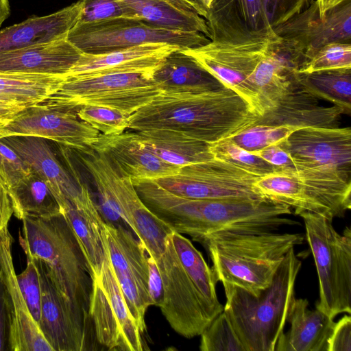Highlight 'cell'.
Listing matches in <instances>:
<instances>
[{
	"mask_svg": "<svg viewBox=\"0 0 351 351\" xmlns=\"http://www.w3.org/2000/svg\"><path fill=\"white\" fill-rule=\"evenodd\" d=\"M351 68V43L334 42L318 49L299 73Z\"/></svg>",
	"mask_w": 351,
	"mask_h": 351,
	"instance_id": "38",
	"label": "cell"
},
{
	"mask_svg": "<svg viewBox=\"0 0 351 351\" xmlns=\"http://www.w3.org/2000/svg\"><path fill=\"white\" fill-rule=\"evenodd\" d=\"M10 315L5 287L0 274V351L9 350Z\"/></svg>",
	"mask_w": 351,
	"mask_h": 351,
	"instance_id": "45",
	"label": "cell"
},
{
	"mask_svg": "<svg viewBox=\"0 0 351 351\" xmlns=\"http://www.w3.org/2000/svg\"><path fill=\"white\" fill-rule=\"evenodd\" d=\"M333 319L316 308L310 310L306 299L295 298L287 319L290 328L280 335L274 351H326Z\"/></svg>",
	"mask_w": 351,
	"mask_h": 351,
	"instance_id": "27",
	"label": "cell"
},
{
	"mask_svg": "<svg viewBox=\"0 0 351 351\" xmlns=\"http://www.w3.org/2000/svg\"><path fill=\"white\" fill-rule=\"evenodd\" d=\"M286 144L295 167H324L351 173L350 128L298 129L289 134Z\"/></svg>",
	"mask_w": 351,
	"mask_h": 351,
	"instance_id": "16",
	"label": "cell"
},
{
	"mask_svg": "<svg viewBox=\"0 0 351 351\" xmlns=\"http://www.w3.org/2000/svg\"><path fill=\"white\" fill-rule=\"evenodd\" d=\"M99 132L80 119L73 110L43 104L21 110L12 120L0 124V138L8 136L45 138L78 152L90 155Z\"/></svg>",
	"mask_w": 351,
	"mask_h": 351,
	"instance_id": "14",
	"label": "cell"
},
{
	"mask_svg": "<svg viewBox=\"0 0 351 351\" xmlns=\"http://www.w3.org/2000/svg\"><path fill=\"white\" fill-rule=\"evenodd\" d=\"M67 39L87 53H100L158 43L178 45L184 49L199 47L210 40L199 32L166 28L126 18L77 22L69 32Z\"/></svg>",
	"mask_w": 351,
	"mask_h": 351,
	"instance_id": "9",
	"label": "cell"
},
{
	"mask_svg": "<svg viewBox=\"0 0 351 351\" xmlns=\"http://www.w3.org/2000/svg\"><path fill=\"white\" fill-rule=\"evenodd\" d=\"M8 189L13 215L20 220L27 217L47 218L62 213L48 183L33 171Z\"/></svg>",
	"mask_w": 351,
	"mask_h": 351,
	"instance_id": "31",
	"label": "cell"
},
{
	"mask_svg": "<svg viewBox=\"0 0 351 351\" xmlns=\"http://www.w3.org/2000/svg\"><path fill=\"white\" fill-rule=\"evenodd\" d=\"M260 177L213 158L182 167L175 174L154 180L166 190L197 199H266L255 185Z\"/></svg>",
	"mask_w": 351,
	"mask_h": 351,
	"instance_id": "10",
	"label": "cell"
},
{
	"mask_svg": "<svg viewBox=\"0 0 351 351\" xmlns=\"http://www.w3.org/2000/svg\"><path fill=\"white\" fill-rule=\"evenodd\" d=\"M130 8L141 21L166 28L195 31L209 38L204 18L197 13H184L162 0H116Z\"/></svg>",
	"mask_w": 351,
	"mask_h": 351,
	"instance_id": "32",
	"label": "cell"
},
{
	"mask_svg": "<svg viewBox=\"0 0 351 351\" xmlns=\"http://www.w3.org/2000/svg\"><path fill=\"white\" fill-rule=\"evenodd\" d=\"M152 79L161 93H199L226 87L182 49L165 58Z\"/></svg>",
	"mask_w": 351,
	"mask_h": 351,
	"instance_id": "28",
	"label": "cell"
},
{
	"mask_svg": "<svg viewBox=\"0 0 351 351\" xmlns=\"http://www.w3.org/2000/svg\"><path fill=\"white\" fill-rule=\"evenodd\" d=\"M12 237L8 226L0 232V274L10 315V351H53L31 314L21 292L12 255Z\"/></svg>",
	"mask_w": 351,
	"mask_h": 351,
	"instance_id": "18",
	"label": "cell"
},
{
	"mask_svg": "<svg viewBox=\"0 0 351 351\" xmlns=\"http://www.w3.org/2000/svg\"><path fill=\"white\" fill-rule=\"evenodd\" d=\"M303 219L306 239L316 266L319 299L315 307L334 319L341 313H351V230L342 234L332 220L308 212L298 215Z\"/></svg>",
	"mask_w": 351,
	"mask_h": 351,
	"instance_id": "6",
	"label": "cell"
},
{
	"mask_svg": "<svg viewBox=\"0 0 351 351\" xmlns=\"http://www.w3.org/2000/svg\"><path fill=\"white\" fill-rule=\"evenodd\" d=\"M145 147L164 161L180 167L214 158L208 143L170 130L136 132Z\"/></svg>",
	"mask_w": 351,
	"mask_h": 351,
	"instance_id": "29",
	"label": "cell"
},
{
	"mask_svg": "<svg viewBox=\"0 0 351 351\" xmlns=\"http://www.w3.org/2000/svg\"><path fill=\"white\" fill-rule=\"evenodd\" d=\"M126 18L141 21L128 6L116 0H83V9L78 22L88 23Z\"/></svg>",
	"mask_w": 351,
	"mask_h": 351,
	"instance_id": "40",
	"label": "cell"
},
{
	"mask_svg": "<svg viewBox=\"0 0 351 351\" xmlns=\"http://www.w3.org/2000/svg\"><path fill=\"white\" fill-rule=\"evenodd\" d=\"M1 139L48 183L55 196L63 195L70 201L79 196L80 189L59 159L51 141L32 136H8Z\"/></svg>",
	"mask_w": 351,
	"mask_h": 351,
	"instance_id": "25",
	"label": "cell"
},
{
	"mask_svg": "<svg viewBox=\"0 0 351 351\" xmlns=\"http://www.w3.org/2000/svg\"><path fill=\"white\" fill-rule=\"evenodd\" d=\"M318 8L320 19H324L326 14L348 0H315Z\"/></svg>",
	"mask_w": 351,
	"mask_h": 351,
	"instance_id": "49",
	"label": "cell"
},
{
	"mask_svg": "<svg viewBox=\"0 0 351 351\" xmlns=\"http://www.w3.org/2000/svg\"><path fill=\"white\" fill-rule=\"evenodd\" d=\"M83 0L52 14L28 18L0 30V53L67 38L79 21Z\"/></svg>",
	"mask_w": 351,
	"mask_h": 351,
	"instance_id": "26",
	"label": "cell"
},
{
	"mask_svg": "<svg viewBox=\"0 0 351 351\" xmlns=\"http://www.w3.org/2000/svg\"><path fill=\"white\" fill-rule=\"evenodd\" d=\"M326 351H351L350 314L334 323L327 340Z\"/></svg>",
	"mask_w": 351,
	"mask_h": 351,
	"instance_id": "44",
	"label": "cell"
},
{
	"mask_svg": "<svg viewBox=\"0 0 351 351\" xmlns=\"http://www.w3.org/2000/svg\"><path fill=\"white\" fill-rule=\"evenodd\" d=\"M19 237L31 254L41 261L58 291L88 313L92 279L80 245L62 213L47 218L22 219Z\"/></svg>",
	"mask_w": 351,
	"mask_h": 351,
	"instance_id": "4",
	"label": "cell"
},
{
	"mask_svg": "<svg viewBox=\"0 0 351 351\" xmlns=\"http://www.w3.org/2000/svg\"><path fill=\"white\" fill-rule=\"evenodd\" d=\"M204 8L208 10L215 0H201Z\"/></svg>",
	"mask_w": 351,
	"mask_h": 351,
	"instance_id": "52",
	"label": "cell"
},
{
	"mask_svg": "<svg viewBox=\"0 0 351 351\" xmlns=\"http://www.w3.org/2000/svg\"><path fill=\"white\" fill-rule=\"evenodd\" d=\"M31 171L21 156L0 138V176L8 188L16 184Z\"/></svg>",
	"mask_w": 351,
	"mask_h": 351,
	"instance_id": "42",
	"label": "cell"
},
{
	"mask_svg": "<svg viewBox=\"0 0 351 351\" xmlns=\"http://www.w3.org/2000/svg\"><path fill=\"white\" fill-rule=\"evenodd\" d=\"M92 149L104 154L118 173L134 180H155L176 173L180 167L149 151L137 132L99 134Z\"/></svg>",
	"mask_w": 351,
	"mask_h": 351,
	"instance_id": "19",
	"label": "cell"
},
{
	"mask_svg": "<svg viewBox=\"0 0 351 351\" xmlns=\"http://www.w3.org/2000/svg\"><path fill=\"white\" fill-rule=\"evenodd\" d=\"M301 84L318 99H323L351 112V68L323 70L298 73Z\"/></svg>",
	"mask_w": 351,
	"mask_h": 351,
	"instance_id": "33",
	"label": "cell"
},
{
	"mask_svg": "<svg viewBox=\"0 0 351 351\" xmlns=\"http://www.w3.org/2000/svg\"><path fill=\"white\" fill-rule=\"evenodd\" d=\"M78 118L104 135L117 134L128 127L130 114L118 109L95 105H84L76 111Z\"/></svg>",
	"mask_w": 351,
	"mask_h": 351,
	"instance_id": "37",
	"label": "cell"
},
{
	"mask_svg": "<svg viewBox=\"0 0 351 351\" xmlns=\"http://www.w3.org/2000/svg\"><path fill=\"white\" fill-rule=\"evenodd\" d=\"M64 75L0 71V101L27 108L45 101L64 81Z\"/></svg>",
	"mask_w": 351,
	"mask_h": 351,
	"instance_id": "30",
	"label": "cell"
},
{
	"mask_svg": "<svg viewBox=\"0 0 351 351\" xmlns=\"http://www.w3.org/2000/svg\"><path fill=\"white\" fill-rule=\"evenodd\" d=\"M254 116L250 105L228 87L199 93H160L130 115L128 128L170 130L211 143L241 130Z\"/></svg>",
	"mask_w": 351,
	"mask_h": 351,
	"instance_id": "1",
	"label": "cell"
},
{
	"mask_svg": "<svg viewBox=\"0 0 351 351\" xmlns=\"http://www.w3.org/2000/svg\"><path fill=\"white\" fill-rule=\"evenodd\" d=\"M301 267L293 247L285 255L271 285L258 294L223 285L226 298L223 312L245 351H274L287 322Z\"/></svg>",
	"mask_w": 351,
	"mask_h": 351,
	"instance_id": "2",
	"label": "cell"
},
{
	"mask_svg": "<svg viewBox=\"0 0 351 351\" xmlns=\"http://www.w3.org/2000/svg\"><path fill=\"white\" fill-rule=\"evenodd\" d=\"M177 10L191 14L196 12L194 5L189 0H162ZM197 13V12H196Z\"/></svg>",
	"mask_w": 351,
	"mask_h": 351,
	"instance_id": "50",
	"label": "cell"
},
{
	"mask_svg": "<svg viewBox=\"0 0 351 351\" xmlns=\"http://www.w3.org/2000/svg\"><path fill=\"white\" fill-rule=\"evenodd\" d=\"M109 259L126 305L143 334L145 316L152 306L149 293L148 254L138 238L121 226L106 222Z\"/></svg>",
	"mask_w": 351,
	"mask_h": 351,
	"instance_id": "13",
	"label": "cell"
},
{
	"mask_svg": "<svg viewBox=\"0 0 351 351\" xmlns=\"http://www.w3.org/2000/svg\"><path fill=\"white\" fill-rule=\"evenodd\" d=\"M160 93L149 74L66 76L58 89L41 104L73 111L84 105L101 106L132 114Z\"/></svg>",
	"mask_w": 351,
	"mask_h": 351,
	"instance_id": "7",
	"label": "cell"
},
{
	"mask_svg": "<svg viewBox=\"0 0 351 351\" xmlns=\"http://www.w3.org/2000/svg\"><path fill=\"white\" fill-rule=\"evenodd\" d=\"M73 180L80 189L79 196L74 201L63 195L56 198L80 245L92 279L100 273L108 255L106 221L87 186L77 178Z\"/></svg>",
	"mask_w": 351,
	"mask_h": 351,
	"instance_id": "20",
	"label": "cell"
},
{
	"mask_svg": "<svg viewBox=\"0 0 351 351\" xmlns=\"http://www.w3.org/2000/svg\"><path fill=\"white\" fill-rule=\"evenodd\" d=\"M263 196L302 212L332 220L351 208L350 174L324 167H295L260 177L255 183Z\"/></svg>",
	"mask_w": 351,
	"mask_h": 351,
	"instance_id": "5",
	"label": "cell"
},
{
	"mask_svg": "<svg viewBox=\"0 0 351 351\" xmlns=\"http://www.w3.org/2000/svg\"><path fill=\"white\" fill-rule=\"evenodd\" d=\"M300 233L225 234L199 240L212 261L217 282L257 295L269 287L285 255L303 243Z\"/></svg>",
	"mask_w": 351,
	"mask_h": 351,
	"instance_id": "3",
	"label": "cell"
},
{
	"mask_svg": "<svg viewBox=\"0 0 351 351\" xmlns=\"http://www.w3.org/2000/svg\"><path fill=\"white\" fill-rule=\"evenodd\" d=\"M343 113L337 106L321 105L297 77L274 107L255 115L248 124L287 127L294 131L308 127L336 128Z\"/></svg>",
	"mask_w": 351,
	"mask_h": 351,
	"instance_id": "21",
	"label": "cell"
},
{
	"mask_svg": "<svg viewBox=\"0 0 351 351\" xmlns=\"http://www.w3.org/2000/svg\"><path fill=\"white\" fill-rule=\"evenodd\" d=\"M88 316L97 341L108 350H143L142 333L129 312L108 253L92 278Z\"/></svg>",
	"mask_w": 351,
	"mask_h": 351,
	"instance_id": "12",
	"label": "cell"
},
{
	"mask_svg": "<svg viewBox=\"0 0 351 351\" xmlns=\"http://www.w3.org/2000/svg\"><path fill=\"white\" fill-rule=\"evenodd\" d=\"M180 49L178 45L158 43L100 53H82L66 76H93L116 73H143L152 76L168 55Z\"/></svg>",
	"mask_w": 351,
	"mask_h": 351,
	"instance_id": "22",
	"label": "cell"
},
{
	"mask_svg": "<svg viewBox=\"0 0 351 351\" xmlns=\"http://www.w3.org/2000/svg\"><path fill=\"white\" fill-rule=\"evenodd\" d=\"M313 0H262L267 26L274 29L306 9Z\"/></svg>",
	"mask_w": 351,
	"mask_h": 351,
	"instance_id": "41",
	"label": "cell"
},
{
	"mask_svg": "<svg viewBox=\"0 0 351 351\" xmlns=\"http://www.w3.org/2000/svg\"><path fill=\"white\" fill-rule=\"evenodd\" d=\"M287 138L250 153L261 157L273 165L276 169V171L294 169V163L287 148Z\"/></svg>",
	"mask_w": 351,
	"mask_h": 351,
	"instance_id": "43",
	"label": "cell"
},
{
	"mask_svg": "<svg viewBox=\"0 0 351 351\" xmlns=\"http://www.w3.org/2000/svg\"><path fill=\"white\" fill-rule=\"evenodd\" d=\"M293 132L287 127L247 123L228 138L246 151L253 152L286 139Z\"/></svg>",
	"mask_w": 351,
	"mask_h": 351,
	"instance_id": "36",
	"label": "cell"
},
{
	"mask_svg": "<svg viewBox=\"0 0 351 351\" xmlns=\"http://www.w3.org/2000/svg\"><path fill=\"white\" fill-rule=\"evenodd\" d=\"M67 38L0 53V71L66 76L82 53Z\"/></svg>",
	"mask_w": 351,
	"mask_h": 351,
	"instance_id": "24",
	"label": "cell"
},
{
	"mask_svg": "<svg viewBox=\"0 0 351 351\" xmlns=\"http://www.w3.org/2000/svg\"><path fill=\"white\" fill-rule=\"evenodd\" d=\"M273 29L279 36L297 41L305 49L308 60L326 44L351 43V0L330 10L324 19L313 0L300 13Z\"/></svg>",
	"mask_w": 351,
	"mask_h": 351,
	"instance_id": "17",
	"label": "cell"
},
{
	"mask_svg": "<svg viewBox=\"0 0 351 351\" xmlns=\"http://www.w3.org/2000/svg\"><path fill=\"white\" fill-rule=\"evenodd\" d=\"M202 351H245L223 311L200 335Z\"/></svg>",
	"mask_w": 351,
	"mask_h": 351,
	"instance_id": "35",
	"label": "cell"
},
{
	"mask_svg": "<svg viewBox=\"0 0 351 351\" xmlns=\"http://www.w3.org/2000/svg\"><path fill=\"white\" fill-rule=\"evenodd\" d=\"M13 215V208L8 189L0 176V232L8 226Z\"/></svg>",
	"mask_w": 351,
	"mask_h": 351,
	"instance_id": "47",
	"label": "cell"
},
{
	"mask_svg": "<svg viewBox=\"0 0 351 351\" xmlns=\"http://www.w3.org/2000/svg\"><path fill=\"white\" fill-rule=\"evenodd\" d=\"M149 267V293L152 305L160 307L163 301V285L161 276L153 258L147 256Z\"/></svg>",
	"mask_w": 351,
	"mask_h": 351,
	"instance_id": "46",
	"label": "cell"
},
{
	"mask_svg": "<svg viewBox=\"0 0 351 351\" xmlns=\"http://www.w3.org/2000/svg\"><path fill=\"white\" fill-rule=\"evenodd\" d=\"M208 145L214 158L230 162L258 177L276 171L273 165L241 148L228 137Z\"/></svg>",
	"mask_w": 351,
	"mask_h": 351,
	"instance_id": "34",
	"label": "cell"
},
{
	"mask_svg": "<svg viewBox=\"0 0 351 351\" xmlns=\"http://www.w3.org/2000/svg\"><path fill=\"white\" fill-rule=\"evenodd\" d=\"M273 31L245 40H210L206 45L182 51L193 58L226 87L238 93L255 115H261L262 108L254 75Z\"/></svg>",
	"mask_w": 351,
	"mask_h": 351,
	"instance_id": "8",
	"label": "cell"
},
{
	"mask_svg": "<svg viewBox=\"0 0 351 351\" xmlns=\"http://www.w3.org/2000/svg\"><path fill=\"white\" fill-rule=\"evenodd\" d=\"M34 258L41 288L38 324L44 337L53 351L88 350V313L66 300L53 284L43 262Z\"/></svg>",
	"mask_w": 351,
	"mask_h": 351,
	"instance_id": "15",
	"label": "cell"
},
{
	"mask_svg": "<svg viewBox=\"0 0 351 351\" xmlns=\"http://www.w3.org/2000/svg\"><path fill=\"white\" fill-rule=\"evenodd\" d=\"M25 108L0 101V124L12 120L21 110Z\"/></svg>",
	"mask_w": 351,
	"mask_h": 351,
	"instance_id": "48",
	"label": "cell"
},
{
	"mask_svg": "<svg viewBox=\"0 0 351 351\" xmlns=\"http://www.w3.org/2000/svg\"><path fill=\"white\" fill-rule=\"evenodd\" d=\"M20 244L27 257V265L23 271L16 275V280L31 314L38 323L41 309V288L38 271L35 260L27 246Z\"/></svg>",
	"mask_w": 351,
	"mask_h": 351,
	"instance_id": "39",
	"label": "cell"
},
{
	"mask_svg": "<svg viewBox=\"0 0 351 351\" xmlns=\"http://www.w3.org/2000/svg\"><path fill=\"white\" fill-rule=\"evenodd\" d=\"M10 14L11 7L9 0H0V28Z\"/></svg>",
	"mask_w": 351,
	"mask_h": 351,
	"instance_id": "51",
	"label": "cell"
},
{
	"mask_svg": "<svg viewBox=\"0 0 351 351\" xmlns=\"http://www.w3.org/2000/svg\"><path fill=\"white\" fill-rule=\"evenodd\" d=\"M210 40H245L268 34L262 0H215L205 18Z\"/></svg>",
	"mask_w": 351,
	"mask_h": 351,
	"instance_id": "23",
	"label": "cell"
},
{
	"mask_svg": "<svg viewBox=\"0 0 351 351\" xmlns=\"http://www.w3.org/2000/svg\"><path fill=\"white\" fill-rule=\"evenodd\" d=\"M91 176L108 206L130 227L155 263L160 261L173 230L143 203L132 180L120 176L107 160L99 163Z\"/></svg>",
	"mask_w": 351,
	"mask_h": 351,
	"instance_id": "11",
	"label": "cell"
}]
</instances>
